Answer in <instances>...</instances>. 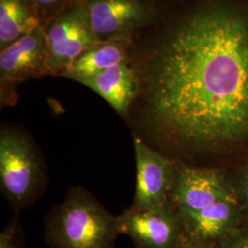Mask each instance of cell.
Instances as JSON below:
<instances>
[{"mask_svg": "<svg viewBox=\"0 0 248 248\" xmlns=\"http://www.w3.org/2000/svg\"><path fill=\"white\" fill-rule=\"evenodd\" d=\"M145 32L131 55L139 122L193 152L248 142V0H192Z\"/></svg>", "mask_w": 248, "mask_h": 248, "instance_id": "obj_1", "label": "cell"}, {"mask_svg": "<svg viewBox=\"0 0 248 248\" xmlns=\"http://www.w3.org/2000/svg\"><path fill=\"white\" fill-rule=\"evenodd\" d=\"M121 234L118 216L82 187H74L45 221V239L54 248H113Z\"/></svg>", "mask_w": 248, "mask_h": 248, "instance_id": "obj_2", "label": "cell"}, {"mask_svg": "<svg viewBox=\"0 0 248 248\" xmlns=\"http://www.w3.org/2000/svg\"><path fill=\"white\" fill-rule=\"evenodd\" d=\"M45 180L44 165L34 143L18 129L2 127L0 186L16 212L34 203Z\"/></svg>", "mask_w": 248, "mask_h": 248, "instance_id": "obj_3", "label": "cell"}, {"mask_svg": "<svg viewBox=\"0 0 248 248\" xmlns=\"http://www.w3.org/2000/svg\"><path fill=\"white\" fill-rule=\"evenodd\" d=\"M101 42L133 41L155 26L167 10L149 0H83Z\"/></svg>", "mask_w": 248, "mask_h": 248, "instance_id": "obj_4", "label": "cell"}, {"mask_svg": "<svg viewBox=\"0 0 248 248\" xmlns=\"http://www.w3.org/2000/svg\"><path fill=\"white\" fill-rule=\"evenodd\" d=\"M43 27L52 76H62L83 53L102 43L91 27L83 0L63 9Z\"/></svg>", "mask_w": 248, "mask_h": 248, "instance_id": "obj_5", "label": "cell"}, {"mask_svg": "<svg viewBox=\"0 0 248 248\" xmlns=\"http://www.w3.org/2000/svg\"><path fill=\"white\" fill-rule=\"evenodd\" d=\"M50 75L45 29L37 27L0 52L1 105L11 106L17 102L16 89L21 83Z\"/></svg>", "mask_w": 248, "mask_h": 248, "instance_id": "obj_6", "label": "cell"}, {"mask_svg": "<svg viewBox=\"0 0 248 248\" xmlns=\"http://www.w3.org/2000/svg\"><path fill=\"white\" fill-rule=\"evenodd\" d=\"M120 233L133 240L135 248H179L185 233L179 214L169 203L142 208L132 205L118 216Z\"/></svg>", "mask_w": 248, "mask_h": 248, "instance_id": "obj_7", "label": "cell"}, {"mask_svg": "<svg viewBox=\"0 0 248 248\" xmlns=\"http://www.w3.org/2000/svg\"><path fill=\"white\" fill-rule=\"evenodd\" d=\"M235 195L221 170L211 168L183 167L177 169L170 202L178 214L194 213Z\"/></svg>", "mask_w": 248, "mask_h": 248, "instance_id": "obj_8", "label": "cell"}, {"mask_svg": "<svg viewBox=\"0 0 248 248\" xmlns=\"http://www.w3.org/2000/svg\"><path fill=\"white\" fill-rule=\"evenodd\" d=\"M136 161V186L133 205L142 208L170 202L177 169L172 160L154 150L136 133H133Z\"/></svg>", "mask_w": 248, "mask_h": 248, "instance_id": "obj_9", "label": "cell"}, {"mask_svg": "<svg viewBox=\"0 0 248 248\" xmlns=\"http://www.w3.org/2000/svg\"><path fill=\"white\" fill-rule=\"evenodd\" d=\"M179 216L186 239L215 248L241 227L246 219L236 195Z\"/></svg>", "mask_w": 248, "mask_h": 248, "instance_id": "obj_10", "label": "cell"}, {"mask_svg": "<svg viewBox=\"0 0 248 248\" xmlns=\"http://www.w3.org/2000/svg\"><path fill=\"white\" fill-rule=\"evenodd\" d=\"M73 80L95 91L124 119L130 115L139 93L138 76L131 61Z\"/></svg>", "mask_w": 248, "mask_h": 248, "instance_id": "obj_11", "label": "cell"}, {"mask_svg": "<svg viewBox=\"0 0 248 248\" xmlns=\"http://www.w3.org/2000/svg\"><path fill=\"white\" fill-rule=\"evenodd\" d=\"M133 43V41L123 40L102 42L83 53L62 77L73 80L130 62Z\"/></svg>", "mask_w": 248, "mask_h": 248, "instance_id": "obj_12", "label": "cell"}, {"mask_svg": "<svg viewBox=\"0 0 248 248\" xmlns=\"http://www.w3.org/2000/svg\"><path fill=\"white\" fill-rule=\"evenodd\" d=\"M39 26L33 0H0V51Z\"/></svg>", "mask_w": 248, "mask_h": 248, "instance_id": "obj_13", "label": "cell"}, {"mask_svg": "<svg viewBox=\"0 0 248 248\" xmlns=\"http://www.w3.org/2000/svg\"><path fill=\"white\" fill-rule=\"evenodd\" d=\"M39 13L41 25L44 26L63 9L78 0H33Z\"/></svg>", "mask_w": 248, "mask_h": 248, "instance_id": "obj_14", "label": "cell"}, {"mask_svg": "<svg viewBox=\"0 0 248 248\" xmlns=\"http://www.w3.org/2000/svg\"><path fill=\"white\" fill-rule=\"evenodd\" d=\"M0 248H24L22 232L16 216L1 232Z\"/></svg>", "mask_w": 248, "mask_h": 248, "instance_id": "obj_15", "label": "cell"}, {"mask_svg": "<svg viewBox=\"0 0 248 248\" xmlns=\"http://www.w3.org/2000/svg\"><path fill=\"white\" fill-rule=\"evenodd\" d=\"M234 192L246 219H248V164L240 173Z\"/></svg>", "mask_w": 248, "mask_h": 248, "instance_id": "obj_16", "label": "cell"}, {"mask_svg": "<svg viewBox=\"0 0 248 248\" xmlns=\"http://www.w3.org/2000/svg\"><path fill=\"white\" fill-rule=\"evenodd\" d=\"M216 248H248V225L244 223Z\"/></svg>", "mask_w": 248, "mask_h": 248, "instance_id": "obj_17", "label": "cell"}, {"mask_svg": "<svg viewBox=\"0 0 248 248\" xmlns=\"http://www.w3.org/2000/svg\"><path fill=\"white\" fill-rule=\"evenodd\" d=\"M179 248H215L213 247H210V246H206V245H202V244H200V243H196L193 241H190V240H187L185 238L184 242L181 244V246L179 247Z\"/></svg>", "mask_w": 248, "mask_h": 248, "instance_id": "obj_18", "label": "cell"}, {"mask_svg": "<svg viewBox=\"0 0 248 248\" xmlns=\"http://www.w3.org/2000/svg\"><path fill=\"white\" fill-rule=\"evenodd\" d=\"M149 1L152 2L153 4L156 5L157 7L161 8V9H164V10H167L168 7L173 5V4H175V3L179 2V1H181V0H149Z\"/></svg>", "mask_w": 248, "mask_h": 248, "instance_id": "obj_19", "label": "cell"}]
</instances>
